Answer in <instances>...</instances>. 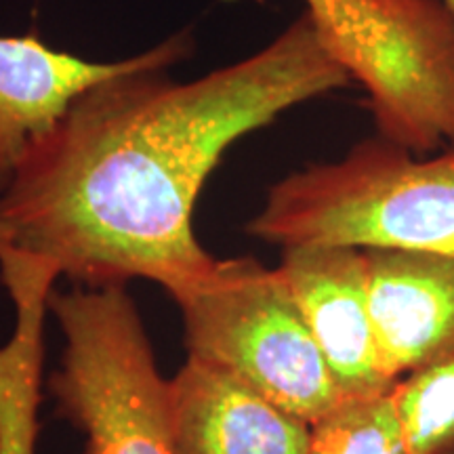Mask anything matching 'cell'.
<instances>
[{
    "instance_id": "1",
    "label": "cell",
    "mask_w": 454,
    "mask_h": 454,
    "mask_svg": "<svg viewBox=\"0 0 454 454\" xmlns=\"http://www.w3.org/2000/svg\"><path fill=\"white\" fill-rule=\"evenodd\" d=\"M139 67L98 84L0 190V270L81 286L145 278L173 294L215 265L194 211L221 156L351 76L308 11L257 53L187 82Z\"/></svg>"
},
{
    "instance_id": "2",
    "label": "cell",
    "mask_w": 454,
    "mask_h": 454,
    "mask_svg": "<svg viewBox=\"0 0 454 454\" xmlns=\"http://www.w3.org/2000/svg\"><path fill=\"white\" fill-rule=\"evenodd\" d=\"M247 234L280 248L454 254V145L419 156L374 133L271 185Z\"/></svg>"
},
{
    "instance_id": "3",
    "label": "cell",
    "mask_w": 454,
    "mask_h": 454,
    "mask_svg": "<svg viewBox=\"0 0 454 454\" xmlns=\"http://www.w3.org/2000/svg\"><path fill=\"white\" fill-rule=\"evenodd\" d=\"M49 311L66 337L49 389L82 454H175L170 383L124 284L53 291Z\"/></svg>"
},
{
    "instance_id": "4",
    "label": "cell",
    "mask_w": 454,
    "mask_h": 454,
    "mask_svg": "<svg viewBox=\"0 0 454 454\" xmlns=\"http://www.w3.org/2000/svg\"><path fill=\"white\" fill-rule=\"evenodd\" d=\"M170 297L184 317L187 357L231 372L308 425L343 400L278 268L217 259Z\"/></svg>"
},
{
    "instance_id": "5",
    "label": "cell",
    "mask_w": 454,
    "mask_h": 454,
    "mask_svg": "<svg viewBox=\"0 0 454 454\" xmlns=\"http://www.w3.org/2000/svg\"><path fill=\"white\" fill-rule=\"evenodd\" d=\"M368 95L377 135L419 156L454 145V15L442 0H303Z\"/></svg>"
},
{
    "instance_id": "6",
    "label": "cell",
    "mask_w": 454,
    "mask_h": 454,
    "mask_svg": "<svg viewBox=\"0 0 454 454\" xmlns=\"http://www.w3.org/2000/svg\"><path fill=\"white\" fill-rule=\"evenodd\" d=\"M192 47L187 34H175L129 59L87 61L36 36H0V190L34 141L47 135L81 95L139 67L168 70Z\"/></svg>"
},
{
    "instance_id": "7",
    "label": "cell",
    "mask_w": 454,
    "mask_h": 454,
    "mask_svg": "<svg viewBox=\"0 0 454 454\" xmlns=\"http://www.w3.org/2000/svg\"><path fill=\"white\" fill-rule=\"evenodd\" d=\"M280 274L297 299L343 397L394 389L385 372L368 305L366 259L362 248H282Z\"/></svg>"
},
{
    "instance_id": "8",
    "label": "cell",
    "mask_w": 454,
    "mask_h": 454,
    "mask_svg": "<svg viewBox=\"0 0 454 454\" xmlns=\"http://www.w3.org/2000/svg\"><path fill=\"white\" fill-rule=\"evenodd\" d=\"M368 305L394 381L454 354V254L368 248Z\"/></svg>"
},
{
    "instance_id": "9",
    "label": "cell",
    "mask_w": 454,
    "mask_h": 454,
    "mask_svg": "<svg viewBox=\"0 0 454 454\" xmlns=\"http://www.w3.org/2000/svg\"><path fill=\"white\" fill-rule=\"evenodd\" d=\"M168 383L175 454H308L309 425L223 368L187 357Z\"/></svg>"
},
{
    "instance_id": "10",
    "label": "cell",
    "mask_w": 454,
    "mask_h": 454,
    "mask_svg": "<svg viewBox=\"0 0 454 454\" xmlns=\"http://www.w3.org/2000/svg\"><path fill=\"white\" fill-rule=\"evenodd\" d=\"M15 305L13 334L0 345V454H36L44 320L55 278L41 270H0Z\"/></svg>"
},
{
    "instance_id": "11",
    "label": "cell",
    "mask_w": 454,
    "mask_h": 454,
    "mask_svg": "<svg viewBox=\"0 0 454 454\" xmlns=\"http://www.w3.org/2000/svg\"><path fill=\"white\" fill-rule=\"evenodd\" d=\"M308 454H411L394 389L343 397L309 425Z\"/></svg>"
},
{
    "instance_id": "12",
    "label": "cell",
    "mask_w": 454,
    "mask_h": 454,
    "mask_svg": "<svg viewBox=\"0 0 454 454\" xmlns=\"http://www.w3.org/2000/svg\"><path fill=\"white\" fill-rule=\"evenodd\" d=\"M411 454H454V354L394 385Z\"/></svg>"
},
{
    "instance_id": "13",
    "label": "cell",
    "mask_w": 454,
    "mask_h": 454,
    "mask_svg": "<svg viewBox=\"0 0 454 454\" xmlns=\"http://www.w3.org/2000/svg\"><path fill=\"white\" fill-rule=\"evenodd\" d=\"M442 3H444V4H446V7H448V9H450V13L454 15V0H442Z\"/></svg>"
}]
</instances>
